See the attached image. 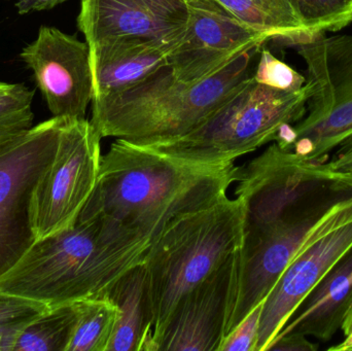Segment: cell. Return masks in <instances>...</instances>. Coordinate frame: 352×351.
<instances>
[{"instance_id":"6da1fadb","label":"cell","mask_w":352,"mask_h":351,"mask_svg":"<svg viewBox=\"0 0 352 351\" xmlns=\"http://www.w3.org/2000/svg\"><path fill=\"white\" fill-rule=\"evenodd\" d=\"M237 168L117 139L101 156L96 185L78 218L101 216L153 243L176 218L227 196Z\"/></svg>"},{"instance_id":"7a4b0ae2","label":"cell","mask_w":352,"mask_h":351,"mask_svg":"<svg viewBox=\"0 0 352 351\" xmlns=\"http://www.w3.org/2000/svg\"><path fill=\"white\" fill-rule=\"evenodd\" d=\"M151 245L101 216L78 218L74 226L36 239L0 278V292L47 307L86 300L144 264Z\"/></svg>"},{"instance_id":"3957f363","label":"cell","mask_w":352,"mask_h":351,"mask_svg":"<svg viewBox=\"0 0 352 351\" xmlns=\"http://www.w3.org/2000/svg\"><path fill=\"white\" fill-rule=\"evenodd\" d=\"M256 45L217 73L184 82L165 64L119 92L93 97L90 122L101 138L136 144L173 139L194 131L254 74Z\"/></svg>"},{"instance_id":"277c9868","label":"cell","mask_w":352,"mask_h":351,"mask_svg":"<svg viewBox=\"0 0 352 351\" xmlns=\"http://www.w3.org/2000/svg\"><path fill=\"white\" fill-rule=\"evenodd\" d=\"M244 210L238 198L176 218L151 245L144 268L155 338L177 303L219 270L243 243Z\"/></svg>"},{"instance_id":"5b68a950","label":"cell","mask_w":352,"mask_h":351,"mask_svg":"<svg viewBox=\"0 0 352 351\" xmlns=\"http://www.w3.org/2000/svg\"><path fill=\"white\" fill-rule=\"evenodd\" d=\"M308 97L307 82L289 92L258 84L252 76L194 131L144 146L192 162H234L274 142L283 126L299 122Z\"/></svg>"},{"instance_id":"8992f818","label":"cell","mask_w":352,"mask_h":351,"mask_svg":"<svg viewBox=\"0 0 352 351\" xmlns=\"http://www.w3.org/2000/svg\"><path fill=\"white\" fill-rule=\"evenodd\" d=\"M296 47L306 64V113L283 126L274 142L308 162L324 163L352 136V34L320 33Z\"/></svg>"},{"instance_id":"52a82bcc","label":"cell","mask_w":352,"mask_h":351,"mask_svg":"<svg viewBox=\"0 0 352 351\" xmlns=\"http://www.w3.org/2000/svg\"><path fill=\"white\" fill-rule=\"evenodd\" d=\"M236 198L244 210L243 239L300 212L352 197V177L310 163L277 144L238 167Z\"/></svg>"},{"instance_id":"ba28073f","label":"cell","mask_w":352,"mask_h":351,"mask_svg":"<svg viewBox=\"0 0 352 351\" xmlns=\"http://www.w3.org/2000/svg\"><path fill=\"white\" fill-rule=\"evenodd\" d=\"M101 136L90 121L64 119L55 157L39 179L31 199L35 238L74 226L96 185Z\"/></svg>"},{"instance_id":"9c48e42d","label":"cell","mask_w":352,"mask_h":351,"mask_svg":"<svg viewBox=\"0 0 352 351\" xmlns=\"http://www.w3.org/2000/svg\"><path fill=\"white\" fill-rule=\"evenodd\" d=\"M63 122L53 117L0 146V278L36 240L31 199L55 157Z\"/></svg>"},{"instance_id":"30bf717a","label":"cell","mask_w":352,"mask_h":351,"mask_svg":"<svg viewBox=\"0 0 352 351\" xmlns=\"http://www.w3.org/2000/svg\"><path fill=\"white\" fill-rule=\"evenodd\" d=\"M352 247V197L316 225L263 302L256 351H267L310 291Z\"/></svg>"},{"instance_id":"8fae6325","label":"cell","mask_w":352,"mask_h":351,"mask_svg":"<svg viewBox=\"0 0 352 351\" xmlns=\"http://www.w3.org/2000/svg\"><path fill=\"white\" fill-rule=\"evenodd\" d=\"M336 203L314 206L256 236L243 239L239 251L237 291L225 337L254 307L264 302L312 229Z\"/></svg>"},{"instance_id":"7c38bea8","label":"cell","mask_w":352,"mask_h":351,"mask_svg":"<svg viewBox=\"0 0 352 351\" xmlns=\"http://www.w3.org/2000/svg\"><path fill=\"white\" fill-rule=\"evenodd\" d=\"M186 32L167 58L182 82L209 78L244 52L270 41L242 24L217 0H186Z\"/></svg>"},{"instance_id":"4fadbf2b","label":"cell","mask_w":352,"mask_h":351,"mask_svg":"<svg viewBox=\"0 0 352 351\" xmlns=\"http://www.w3.org/2000/svg\"><path fill=\"white\" fill-rule=\"evenodd\" d=\"M20 57L32 70L54 117L85 119L93 98L88 43L55 27L41 26L36 39L22 49Z\"/></svg>"},{"instance_id":"5bb4252c","label":"cell","mask_w":352,"mask_h":351,"mask_svg":"<svg viewBox=\"0 0 352 351\" xmlns=\"http://www.w3.org/2000/svg\"><path fill=\"white\" fill-rule=\"evenodd\" d=\"M239 251L186 295L155 338L153 351H219L233 309Z\"/></svg>"},{"instance_id":"9a60e30c","label":"cell","mask_w":352,"mask_h":351,"mask_svg":"<svg viewBox=\"0 0 352 351\" xmlns=\"http://www.w3.org/2000/svg\"><path fill=\"white\" fill-rule=\"evenodd\" d=\"M188 21L186 0H82L78 27L89 47L124 36L176 45Z\"/></svg>"},{"instance_id":"2e32d148","label":"cell","mask_w":352,"mask_h":351,"mask_svg":"<svg viewBox=\"0 0 352 351\" xmlns=\"http://www.w3.org/2000/svg\"><path fill=\"white\" fill-rule=\"evenodd\" d=\"M176 45L124 36L90 45L93 97L119 92L144 80L167 64V58Z\"/></svg>"},{"instance_id":"e0dca14e","label":"cell","mask_w":352,"mask_h":351,"mask_svg":"<svg viewBox=\"0 0 352 351\" xmlns=\"http://www.w3.org/2000/svg\"><path fill=\"white\" fill-rule=\"evenodd\" d=\"M351 307L352 247L310 291L277 336L300 333L329 341L342 328Z\"/></svg>"},{"instance_id":"ac0fdd59","label":"cell","mask_w":352,"mask_h":351,"mask_svg":"<svg viewBox=\"0 0 352 351\" xmlns=\"http://www.w3.org/2000/svg\"><path fill=\"white\" fill-rule=\"evenodd\" d=\"M105 293L118 308L107 351H152L154 317L144 264L129 270Z\"/></svg>"},{"instance_id":"d6986e66","label":"cell","mask_w":352,"mask_h":351,"mask_svg":"<svg viewBox=\"0 0 352 351\" xmlns=\"http://www.w3.org/2000/svg\"><path fill=\"white\" fill-rule=\"evenodd\" d=\"M248 28L283 45L309 43L311 32L291 0H217ZM320 34V33H318Z\"/></svg>"},{"instance_id":"ffe728a7","label":"cell","mask_w":352,"mask_h":351,"mask_svg":"<svg viewBox=\"0 0 352 351\" xmlns=\"http://www.w3.org/2000/svg\"><path fill=\"white\" fill-rule=\"evenodd\" d=\"M78 317V302L49 307L19 336L14 351H67Z\"/></svg>"},{"instance_id":"44dd1931","label":"cell","mask_w":352,"mask_h":351,"mask_svg":"<svg viewBox=\"0 0 352 351\" xmlns=\"http://www.w3.org/2000/svg\"><path fill=\"white\" fill-rule=\"evenodd\" d=\"M118 308L107 293L78 301V317L67 351H107Z\"/></svg>"},{"instance_id":"7402d4cb","label":"cell","mask_w":352,"mask_h":351,"mask_svg":"<svg viewBox=\"0 0 352 351\" xmlns=\"http://www.w3.org/2000/svg\"><path fill=\"white\" fill-rule=\"evenodd\" d=\"M33 97L25 84L0 82V146L33 127Z\"/></svg>"},{"instance_id":"603a6c76","label":"cell","mask_w":352,"mask_h":351,"mask_svg":"<svg viewBox=\"0 0 352 351\" xmlns=\"http://www.w3.org/2000/svg\"><path fill=\"white\" fill-rule=\"evenodd\" d=\"M47 308L43 303L0 292V351H14L23 330Z\"/></svg>"},{"instance_id":"cb8c5ba5","label":"cell","mask_w":352,"mask_h":351,"mask_svg":"<svg viewBox=\"0 0 352 351\" xmlns=\"http://www.w3.org/2000/svg\"><path fill=\"white\" fill-rule=\"evenodd\" d=\"M311 32H337L352 23V0H291Z\"/></svg>"},{"instance_id":"d4e9b609","label":"cell","mask_w":352,"mask_h":351,"mask_svg":"<svg viewBox=\"0 0 352 351\" xmlns=\"http://www.w3.org/2000/svg\"><path fill=\"white\" fill-rule=\"evenodd\" d=\"M252 78L258 84L281 91H298L306 84L303 74L296 71L289 64L277 59L270 51H260L258 65Z\"/></svg>"},{"instance_id":"484cf974","label":"cell","mask_w":352,"mask_h":351,"mask_svg":"<svg viewBox=\"0 0 352 351\" xmlns=\"http://www.w3.org/2000/svg\"><path fill=\"white\" fill-rule=\"evenodd\" d=\"M263 302L254 307L221 342L219 351H256Z\"/></svg>"},{"instance_id":"4316f807","label":"cell","mask_w":352,"mask_h":351,"mask_svg":"<svg viewBox=\"0 0 352 351\" xmlns=\"http://www.w3.org/2000/svg\"><path fill=\"white\" fill-rule=\"evenodd\" d=\"M318 350V344L312 343L307 339V336L300 333L277 336L267 348V351H316Z\"/></svg>"},{"instance_id":"83f0119b","label":"cell","mask_w":352,"mask_h":351,"mask_svg":"<svg viewBox=\"0 0 352 351\" xmlns=\"http://www.w3.org/2000/svg\"><path fill=\"white\" fill-rule=\"evenodd\" d=\"M322 164L333 172L352 175V136L342 142Z\"/></svg>"},{"instance_id":"f1b7e54d","label":"cell","mask_w":352,"mask_h":351,"mask_svg":"<svg viewBox=\"0 0 352 351\" xmlns=\"http://www.w3.org/2000/svg\"><path fill=\"white\" fill-rule=\"evenodd\" d=\"M14 1L19 14H26L32 12H43L56 8L67 0H8Z\"/></svg>"},{"instance_id":"f546056e","label":"cell","mask_w":352,"mask_h":351,"mask_svg":"<svg viewBox=\"0 0 352 351\" xmlns=\"http://www.w3.org/2000/svg\"><path fill=\"white\" fill-rule=\"evenodd\" d=\"M330 351H352V332L349 335L345 336V339L338 344L329 348Z\"/></svg>"},{"instance_id":"4dcf8cb0","label":"cell","mask_w":352,"mask_h":351,"mask_svg":"<svg viewBox=\"0 0 352 351\" xmlns=\"http://www.w3.org/2000/svg\"><path fill=\"white\" fill-rule=\"evenodd\" d=\"M343 334L344 336L349 335L352 332V307L349 313H347L346 317H345L344 321H343L342 328Z\"/></svg>"}]
</instances>
